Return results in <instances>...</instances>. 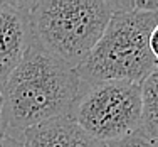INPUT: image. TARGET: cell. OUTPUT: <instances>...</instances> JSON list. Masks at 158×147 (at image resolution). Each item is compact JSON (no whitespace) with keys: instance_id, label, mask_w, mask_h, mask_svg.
I'll return each mask as SVG.
<instances>
[{"instance_id":"6da1fadb","label":"cell","mask_w":158,"mask_h":147,"mask_svg":"<svg viewBox=\"0 0 158 147\" xmlns=\"http://www.w3.org/2000/svg\"><path fill=\"white\" fill-rule=\"evenodd\" d=\"M82 85L76 69L32 41L0 86L2 134L22 137L31 127L69 117Z\"/></svg>"},{"instance_id":"7a4b0ae2","label":"cell","mask_w":158,"mask_h":147,"mask_svg":"<svg viewBox=\"0 0 158 147\" xmlns=\"http://www.w3.org/2000/svg\"><path fill=\"white\" fill-rule=\"evenodd\" d=\"M158 14L130 9L128 0H116L101 39L74 68L82 86L101 81H128L141 85L158 65L150 51V32Z\"/></svg>"},{"instance_id":"3957f363","label":"cell","mask_w":158,"mask_h":147,"mask_svg":"<svg viewBox=\"0 0 158 147\" xmlns=\"http://www.w3.org/2000/svg\"><path fill=\"white\" fill-rule=\"evenodd\" d=\"M116 0H39L31 2L32 36L39 46L76 68L101 39Z\"/></svg>"},{"instance_id":"277c9868","label":"cell","mask_w":158,"mask_h":147,"mask_svg":"<svg viewBox=\"0 0 158 147\" xmlns=\"http://www.w3.org/2000/svg\"><path fill=\"white\" fill-rule=\"evenodd\" d=\"M141 85L101 81L82 86L69 117L98 140L113 142L141 127Z\"/></svg>"},{"instance_id":"5b68a950","label":"cell","mask_w":158,"mask_h":147,"mask_svg":"<svg viewBox=\"0 0 158 147\" xmlns=\"http://www.w3.org/2000/svg\"><path fill=\"white\" fill-rule=\"evenodd\" d=\"M31 2L0 0V86L32 44Z\"/></svg>"},{"instance_id":"8992f818","label":"cell","mask_w":158,"mask_h":147,"mask_svg":"<svg viewBox=\"0 0 158 147\" xmlns=\"http://www.w3.org/2000/svg\"><path fill=\"white\" fill-rule=\"evenodd\" d=\"M25 147H106L91 137L71 117H59L31 127L22 135Z\"/></svg>"},{"instance_id":"52a82bcc","label":"cell","mask_w":158,"mask_h":147,"mask_svg":"<svg viewBox=\"0 0 158 147\" xmlns=\"http://www.w3.org/2000/svg\"><path fill=\"white\" fill-rule=\"evenodd\" d=\"M141 127L140 129L158 140V65L141 83Z\"/></svg>"},{"instance_id":"ba28073f","label":"cell","mask_w":158,"mask_h":147,"mask_svg":"<svg viewBox=\"0 0 158 147\" xmlns=\"http://www.w3.org/2000/svg\"><path fill=\"white\" fill-rule=\"evenodd\" d=\"M106 147H158V140L146 135L141 129L128 137L118 139V140L108 142Z\"/></svg>"},{"instance_id":"9c48e42d","label":"cell","mask_w":158,"mask_h":147,"mask_svg":"<svg viewBox=\"0 0 158 147\" xmlns=\"http://www.w3.org/2000/svg\"><path fill=\"white\" fill-rule=\"evenodd\" d=\"M0 147H25V144H24V139L22 137L0 134Z\"/></svg>"},{"instance_id":"30bf717a","label":"cell","mask_w":158,"mask_h":147,"mask_svg":"<svg viewBox=\"0 0 158 147\" xmlns=\"http://www.w3.org/2000/svg\"><path fill=\"white\" fill-rule=\"evenodd\" d=\"M0 134H2V98H0Z\"/></svg>"}]
</instances>
